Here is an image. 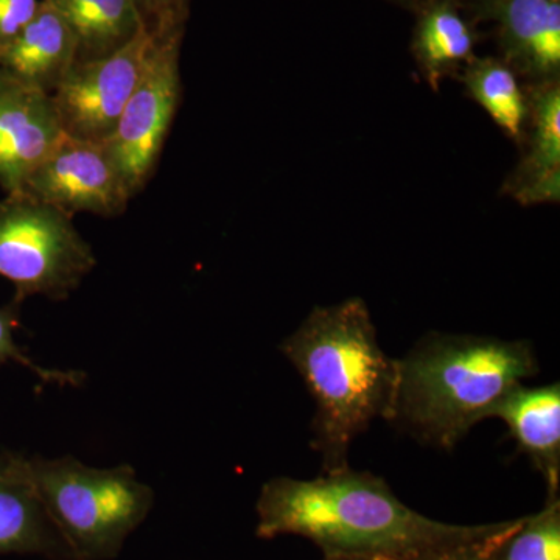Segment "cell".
<instances>
[{"label":"cell","mask_w":560,"mask_h":560,"mask_svg":"<svg viewBox=\"0 0 560 560\" xmlns=\"http://www.w3.org/2000/svg\"><path fill=\"white\" fill-rule=\"evenodd\" d=\"M324 560H381V559H364V558H324Z\"/></svg>","instance_id":"cell-24"},{"label":"cell","mask_w":560,"mask_h":560,"mask_svg":"<svg viewBox=\"0 0 560 560\" xmlns=\"http://www.w3.org/2000/svg\"><path fill=\"white\" fill-rule=\"evenodd\" d=\"M68 24L77 62L102 60L145 31L135 0H47Z\"/></svg>","instance_id":"cell-16"},{"label":"cell","mask_w":560,"mask_h":560,"mask_svg":"<svg viewBox=\"0 0 560 560\" xmlns=\"http://www.w3.org/2000/svg\"><path fill=\"white\" fill-rule=\"evenodd\" d=\"M260 539L300 536L324 558L394 559L481 536L490 525L431 521L370 471H324L315 480L272 478L257 500Z\"/></svg>","instance_id":"cell-1"},{"label":"cell","mask_w":560,"mask_h":560,"mask_svg":"<svg viewBox=\"0 0 560 560\" xmlns=\"http://www.w3.org/2000/svg\"><path fill=\"white\" fill-rule=\"evenodd\" d=\"M97 265L72 217L25 194L0 201V276L14 285L13 300H68Z\"/></svg>","instance_id":"cell-5"},{"label":"cell","mask_w":560,"mask_h":560,"mask_svg":"<svg viewBox=\"0 0 560 560\" xmlns=\"http://www.w3.org/2000/svg\"><path fill=\"white\" fill-rule=\"evenodd\" d=\"M397 363L393 422L445 451L493 418L504 396L539 371L529 341L436 331Z\"/></svg>","instance_id":"cell-3"},{"label":"cell","mask_w":560,"mask_h":560,"mask_svg":"<svg viewBox=\"0 0 560 560\" xmlns=\"http://www.w3.org/2000/svg\"><path fill=\"white\" fill-rule=\"evenodd\" d=\"M184 28L154 33L142 79L106 140L127 189L136 197L156 171L180 102L179 54Z\"/></svg>","instance_id":"cell-6"},{"label":"cell","mask_w":560,"mask_h":560,"mask_svg":"<svg viewBox=\"0 0 560 560\" xmlns=\"http://www.w3.org/2000/svg\"><path fill=\"white\" fill-rule=\"evenodd\" d=\"M493 418L504 420L518 448L528 455L548 488V499L559 497L560 386L518 385L500 401Z\"/></svg>","instance_id":"cell-13"},{"label":"cell","mask_w":560,"mask_h":560,"mask_svg":"<svg viewBox=\"0 0 560 560\" xmlns=\"http://www.w3.org/2000/svg\"><path fill=\"white\" fill-rule=\"evenodd\" d=\"M20 302L11 301L0 307V366L18 363L31 370L44 383H57L60 386H80L84 382L83 372L47 370L39 366L14 341V330L21 323Z\"/></svg>","instance_id":"cell-19"},{"label":"cell","mask_w":560,"mask_h":560,"mask_svg":"<svg viewBox=\"0 0 560 560\" xmlns=\"http://www.w3.org/2000/svg\"><path fill=\"white\" fill-rule=\"evenodd\" d=\"M153 44L154 33L145 28L116 54L72 66L51 94L66 136L92 142H106L113 136Z\"/></svg>","instance_id":"cell-7"},{"label":"cell","mask_w":560,"mask_h":560,"mask_svg":"<svg viewBox=\"0 0 560 560\" xmlns=\"http://www.w3.org/2000/svg\"><path fill=\"white\" fill-rule=\"evenodd\" d=\"M528 119L523 154L503 183V194L522 206L560 201V81L525 84Z\"/></svg>","instance_id":"cell-11"},{"label":"cell","mask_w":560,"mask_h":560,"mask_svg":"<svg viewBox=\"0 0 560 560\" xmlns=\"http://www.w3.org/2000/svg\"><path fill=\"white\" fill-rule=\"evenodd\" d=\"M517 521L493 523L488 533L471 537V539L427 548V550L401 556V558L381 560H489L490 552L514 528Z\"/></svg>","instance_id":"cell-20"},{"label":"cell","mask_w":560,"mask_h":560,"mask_svg":"<svg viewBox=\"0 0 560 560\" xmlns=\"http://www.w3.org/2000/svg\"><path fill=\"white\" fill-rule=\"evenodd\" d=\"M489 560H560L559 497L548 499L537 514L518 518Z\"/></svg>","instance_id":"cell-18"},{"label":"cell","mask_w":560,"mask_h":560,"mask_svg":"<svg viewBox=\"0 0 560 560\" xmlns=\"http://www.w3.org/2000/svg\"><path fill=\"white\" fill-rule=\"evenodd\" d=\"M47 514L75 560H113L153 510L154 492L128 464L84 466L73 456L28 458Z\"/></svg>","instance_id":"cell-4"},{"label":"cell","mask_w":560,"mask_h":560,"mask_svg":"<svg viewBox=\"0 0 560 560\" xmlns=\"http://www.w3.org/2000/svg\"><path fill=\"white\" fill-rule=\"evenodd\" d=\"M477 32L456 0H434L418 11L411 54L430 90L438 92L477 57Z\"/></svg>","instance_id":"cell-15"},{"label":"cell","mask_w":560,"mask_h":560,"mask_svg":"<svg viewBox=\"0 0 560 560\" xmlns=\"http://www.w3.org/2000/svg\"><path fill=\"white\" fill-rule=\"evenodd\" d=\"M75 62L72 32L47 0H40L38 13L24 32L0 50V69L50 95Z\"/></svg>","instance_id":"cell-14"},{"label":"cell","mask_w":560,"mask_h":560,"mask_svg":"<svg viewBox=\"0 0 560 560\" xmlns=\"http://www.w3.org/2000/svg\"><path fill=\"white\" fill-rule=\"evenodd\" d=\"M459 80L471 101L521 147L528 119V97L521 77L511 66L501 58L475 57L460 70Z\"/></svg>","instance_id":"cell-17"},{"label":"cell","mask_w":560,"mask_h":560,"mask_svg":"<svg viewBox=\"0 0 560 560\" xmlns=\"http://www.w3.org/2000/svg\"><path fill=\"white\" fill-rule=\"evenodd\" d=\"M135 3L151 33L186 28L190 0H135Z\"/></svg>","instance_id":"cell-21"},{"label":"cell","mask_w":560,"mask_h":560,"mask_svg":"<svg viewBox=\"0 0 560 560\" xmlns=\"http://www.w3.org/2000/svg\"><path fill=\"white\" fill-rule=\"evenodd\" d=\"M40 0H0V50L10 46L38 13Z\"/></svg>","instance_id":"cell-22"},{"label":"cell","mask_w":560,"mask_h":560,"mask_svg":"<svg viewBox=\"0 0 560 560\" xmlns=\"http://www.w3.org/2000/svg\"><path fill=\"white\" fill-rule=\"evenodd\" d=\"M280 352L315 400L313 448L324 471L346 469L350 444L372 420H393L399 386V363L378 345L370 308L360 298L313 308Z\"/></svg>","instance_id":"cell-2"},{"label":"cell","mask_w":560,"mask_h":560,"mask_svg":"<svg viewBox=\"0 0 560 560\" xmlns=\"http://www.w3.org/2000/svg\"><path fill=\"white\" fill-rule=\"evenodd\" d=\"M20 194L70 217L80 212L117 217L132 198L105 142L69 136L40 162Z\"/></svg>","instance_id":"cell-8"},{"label":"cell","mask_w":560,"mask_h":560,"mask_svg":"<svg viewBox=\"0 0 560 560\" xmlns=\"http://www.w3.org/2000/svg\"><path fill=\"white\" fill-rule=\"evenodd\" d=\"M390 2L399 3V5L405 7V9L415 10L416 13H418L420 9L434 2V0H390Z\"/></svg>","instance_id":"cell-23"},{"label":"cell","mask_w":560,"mask_h":560,"mask_svg":"<svg viewBox=\"0 0 560 560\" xmlns=\"http://www.w3.org/2000/svg\"><path fill=\"white\" fill-rule=\"evenodd\" d=\"M500 58L526 84L560 81V0H480Z\"/></svg>","instance_id":"cell-10"},{"label":"cell","mask_w":560,"mask_h":560,"mask_svg":"<svg viewBox=\"0 0 560 560\" xmlns=\"http://www.w3.org/2000/svg\"><path fill=\"white\" fill-rule=\"evenodd\" d=\"M54 98L0 69V187L20 194L65 138Z\"/></svg>","instance_id":"cell-9"},{"label":"cell","mask_w":560,"mask_h":560,"mask_svg":"<svg viewBox=\"0 0 560 560\" xmlns=\"http://www.w3.org/2000/svg\"><path fill=\"white\" fill-rule=\"evenodd\" d=\"M75 560L51 522L20 453H0V556Z\"/></svg>","instance_id":"cell-12"}]
</instances>
